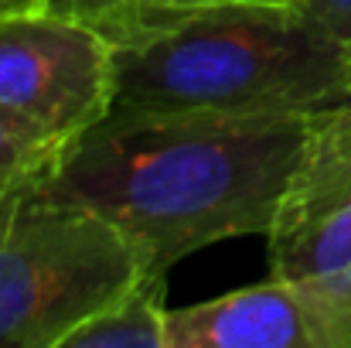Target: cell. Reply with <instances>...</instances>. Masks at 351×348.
<instances>
[{
	"label": "cell",
	"instance_id": "cell-1",
	"mask_svg": "<svg viewBox=\"0 0 351 348\" xmlns=\"http://www.w3.org/2000/svg\"><path fill=\"white\" fill-rule=\"evenodd\" d=\"M314 116L113 113L86 130L45 195L110 219L167 277L184 256L235 235H266Z\"/></svg>",
	"mask_w": 351,
	"mask_h": 348
},
{
	"label": "cell",
	"instance_id": "cell-2",
	"mask_svg": "<svg viewBox=\"0 0 351 348\" xmlns=\"http://www.w3.org/2000/svg\"><path fill=\"white\" fill-rule=\"evenodd\" d=\"M117 113L317 116L351 106V41L304 3H232L113 48Z\"/></svg>",
	"mask_w": 351,
	"mask_h": 348
},
{
	"label": "cell",
	"instance_id": "cell-3",
	"mask_svg": "<svg viewBox=\"0 0 351 348\" xmlns=\"http://www.w3.org/2000/svg\"><path fill=\"white\" fill-rule=\"evenodd\" d=\"M140 273L143 256L99 212L24 198L0 219V348H62Z\"/></svg>",
	"mask_w": 351,
	"mask_h": 348
},
{
	"label": "cell",
	"instance_id": "cell-4",
	"mask_svg": "<svg viewBox=\"0 0 351 348\" xmlns=\"http://www.w3.org/2000/svg\"><path fill=\"white\" fill-rule=\"evenodd\" d=\"M266 253L311 304L324 348H351V106L314 116Z\"/></svg>",
	"mask_w": 351,
	"mask_h": 348
},
{
	"label": "cell",
	"instance_id": "cell-5",
	"mask_svg": "<svg viewBox=\"0 0 351 348\" xmlns=\"http://www.w3.org/2000/svg\"><path fill=\"white\" fill-rule=\"evenodd\" d=\"M113 45L55 10L0 17V116L51 154H65L113 113Z\"/></svg>",
	"mask_w": 351,
	"mask_h": 348
},
{
	"label": "cell",
	"instance_id": "cell-6",
	"mask_svg": "<svg viewBox=\"0 0 351 348\" xmlns=\"http://www.w3.org/2000/svg\"><path fill=\"white\" fill-rule=\"evenodd\" d=\"M167 348H324L304 294L283 280L259 283L167 311Z\"/></svg>",
	"mask_w": 351,
	"mask_h": 348
},
{
	"label": "cell",
	"instance_id": "cell-7",
	"mask_svg": "<svg viewBox=\"0 0 351 348\" xmlns=\"http://www.w3.org/2000/svg\"><path fill=\"white\" fill-rule=\"evenodd\" d=\"M167 277L140 273L103 311L82 321L62 348H167Z\"/></svg>",
	"mask_w": 351,
	"mask_h": 348
},
{
	"label": "cell",
	"instance_id": "cell-8",
	"mask_svg": "<svg viewBox=\"0 0 351 348\" xmlns=\"http://www.w3.org/2000/svg\"><path fill=\"white\" fill-rule=\"evenodd\" d=\"M232 3H300V0H41L45 10L89 24L113 48L154 38L195 14Z\"/></svg>",
	"mask_w": 351,
	"mask_h": 348
},
{
	"label": "cell",
	"instance_id": "cell-9",
	"mask_svg": "<svg viewBox=\"0 0 351 348\" xmlns=\"http://www.w3.org/2000/svg\"><path fill=\"white\" fill-rule=\"evenodd\" d=\"M58 161V154L38 147L0 116V219L24 198L38 195Z\"/></svg>",
	"mask_w": 351,
	"mask_h": 348
},
{
	"label": "cell",
	"instance_id": "cell-10",
	"mask_svg": "<svg viewBox=\"0 0 351 348\" xmlns=\"http://www.w3.org/2000/svg\"><path fill=\"white\" fill-rule=\"evenodd\" d=\"M311 17H317L328 31L351 41V0H300Z\"/></svg>",
	"mask_w": 351,
	"mask_h": 348
},
{
	"label": "cell",
	"instance_id": "cell-11",
	"mask_svg": "<svg viewBox=\"0 0 351 348\" xmlns=\"http://www.w3.org/2000/svg\"><path fill=\"white\" fill-rule=\"evenodd\" d=\"M21 10H45V7H41V0H0V17H10Z\"/></svg>",
	"mask_w": 351,
	"mask_h": 348
}]
</instances>
